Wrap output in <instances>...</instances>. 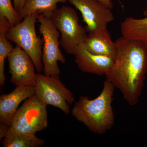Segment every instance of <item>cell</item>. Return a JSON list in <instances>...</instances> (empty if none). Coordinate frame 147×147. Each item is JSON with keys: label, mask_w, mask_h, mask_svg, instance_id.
Wrapping results in <instances>:
<instances>
[{"label": "cell", "mask_w": 147, "mask_h": 147, "mask_svg": "<svg viewBox=\"0 0 147 147\" xmlns=\"http://www.w3.org/2000/svg\"><path fill=\"white\" fill-rule=\"evenodd\" d=\"M117 52L106 79L121 93L125 100L134 106L139 102L147 73V46L123 36L115 41Z\"/></svg>", "instance_id": "1"}, {"label": "cell", "mask_w": 147, "mask_h": 147, "mask_svg": "<svg viewBox=\"0 0 147 147\" xmlns=\"http://www.w3.org/2000/svg\"><path fill=\"white\" fill-rule=\"evenodd\" d=\"M115 88L106 79L97 97L93 99L85 96L80 97L72 108V116L95 134H105L115 125L112 102Z\"/></svg>", "instance_id": "2"}, {"label": "cell", "mask_w": 147, "mask_h": 147, "mask_svg": "<svg viewBox=\"0 0 147 147\" xmlns=\"http://www.w3.org/2000/svg\"><path fill=\"white\" fill-rule=\"evenodd\" d=\"M38 15L34 13L28 15L16 26L11 27L6 36L30 56L34 63L36 70L40 73L43 70L42 51L43 40L37 36L36 31V23Z\"/></svg>", "instance_id": "3"}, {"label": "cell", "mask_w": 147, "mask_h": 147, "mask_svg": "<svg viewBox=\"0 0 147 147\" xmlns=\"http://www.w3.org/2000/svg\"><path fill=\"white\" fill-rule=\"evenodd\" d=\"M51 19L60 33L61 46L66 53L74 55L88 36L86 28L79 23L76 11L70 7L63 6L54 11Z\"/></svg>", "instance_id": "4"}, {"label": "cell", "mask_w": 147, "mask_h": 147, "mask_svg": "<svg viewBox=\"0 0 147 147\" xmlns=\"http://www.w3.org/2000/svg\"><path fill=\"white\" fill-rule=\"evenodd\" d=\"M37 21L39 23V32L43 37L44 44L42 54L44 74L47 76L59 75L61 71L58 62L63 64L66 62L59 46L60 33L51 18L40 14L38 16Z\"/></svg>", "instance_id": "5"}, {"label": "cell", "mask_w": 147, "mask_h": 147, "mask_svg": "<svg viewBox=\"0 0 147 147\" xmlns=\"http://www.w3.org/2000/svg\"><path fill=\"white\" fill-rule=\"evenodd\" d=\"M48 125L47 105L35 95L18 108L11 127L21 132L35 134L47 128Z\"/></svg>", "instance_id": "6"}, {"label": "cell", "mask_w": 147, "mask_h": 147, "mask_svg": "<svg viewBox=\"0 0 147 147\" xmlns=\"http://www.w3.org/2000/svg\"><path fill=\"white\" fill-rule=\"evenodd\" d=\"M35 95L46 105L59 108L65 114L70 113L69 105L74 101L71 92L60 79L59 75L47 76L37 73Z\"/></svg>", "instance_id": "7"}, {"label": "cell", "mask_w": 147, "mask_h": 147, "mask_svg": "<svg viewBox=\"0 0 147 147\" xmlns=\"http://www.w3.org/2000/svg\"><path fill=\"white\" fill-rule=\"evenodd\" d=\"M10 81L16 87L35 86L37 74L34 63L30 56L16 45L7 57Z\"/></svg>", "instance_id": "8"}, {"label": "cell", "mask_w": 147, "mask_h": 147, "mask_svg": "<svg viewBox=\"0 0 147 147\" xmlns=\"http://www.w3.org/2000/svg\"><path fill=\"white\" fill-rule=\"evenodd\" d=\"M82 13L86 24V29L89 33L102 28H107L108 24L114 20L110 8L98 0H67Z\"/></svg>", "instance_id": "9"}, {"label": "cell", "mask_w": 147, "mask_h": 147, "mask_svg": "<svg viewBox=\"0 0 147 147\" xmlns=\"http://www.w3.org/2000/svg\"><path fill=\"white\" fill-rule=\"evenodd\" d=\"M35 86L16 87L8 94L0 96V127L10 128L20 103L35 95Z\"/></svg>", "instance_id": "10"}, {"label": "cell", "mask_w": 147, "mask_h": 147, "mask_svg": "<svg viewBox=\"0 0 147 147\" xmlns=\"http://www.w3.org/2000/svg\"><path fill=\"white\" fill-rule=\"evenodd\" d=\"M74 55L75 63L81 71L96 75L105 76L115 62L110 57L90 53L83 43L79 45Z\"/></svg>", "instance_id": "11"}, {"label": "cell", "mask_w": 147, "mask_h": 147, "mask_svg": "<svg viewBox=\"0 0 147 147\" xmlns=\"http://www.w3.org/2000/svg\"><path fill=\"white\" fill-rule=\"evenodd\" d=\"M83 44L93 54L108 56L115 60L117 48L115 42L112 40L107 28H102L89 33Z\"/></svg>", "instance_id": "12"}, {"label": "cell", "mask_w": 147, "mask_h": 147, "mask_svg": "<svg viewBox=\"0 0 147 147\" xmlns=\"http://www.w3.org/2000/svg\"><path fill=\"white\" fill-rule=\"evenodd\" d=\"M142 18L127 17L121 24L122 36L138 40L147 46V15Z\"/></svg>", "instance_id": "13"}, {"label": "cell", "mask_w": 147, "mask_h": 147, "mask_svg": "<svg viewBox=\"0 0 147 147\" xmlns=\"http://www.w3.org/2000/svg\"><path fill=\"white\" fill-rule=\"evenodd\" d=\"M45 143L44 140L35 134L21 132L11 127L2 142L4 147H39Z\"/></svg>", "instance_id": "14"}, {"label": "cell", "mask_w": 147, "mask_h": 147, "mask_svg": "<svg viewBox=\"0 0 147 147\" xmlns=\"http://www.w3.org/2000/svg\"><path fill=\"white\" fill-rule=\"evenodd\" d=\"M67 2V0H26L19 13L20 20L22 21L28 15L34 13L51 18L57 9L58 3Z\"/></svg>", "instance_id": "15"}, {"label": "cell", "mask_w": 147, "mask_h": 147, "mask_svg": "<svg viewBox=\"0 0 147 147\" xmlns=\"http://www.w3.org/2000/svg\"><path fill=\"white\" fill-rule=\"evenodd\" d=\"M11 26L6 18L0 16V85L3 86L5 84L6 77L5 74V62L12 50L13 46L6 36L7 33Z\"/></svg>", "instance_id": "16"}, {"label": "cell", "mask_w": 147, "mask_h": 147, "mask_svg": "<svg viewBox=\"0 0 147 147\" xmlns=\"http://www.w3.org/2000/svg\"><path fill=\"white\" fill-rule=\"evenodd\" d=\"M0 16L6 18L11 27L21 22L19 13L11 3V0H0Z\"/></svg>", "instance_id": "17"}, {"label": "cell", "mask_w": 147, "mask_h": 147, "mask_svg": "<svg viewBox=\"0 0 147 147\" xmlns=\"http://www.w3.org/2000/svg\"><path fill=\"white\" fill-rule=\"evenodd\" d=\"M13 1L14 8L19 14L26 0H13Z\"/></svg>", "instance_id": "18"}, {"label": "cell", "mask_w": 147, "mask_h": 147, "mask_svg": "<svg viewBox=\"0 0 147 147\" xmlns=\"http://www.w3.org/2000/svg\"><path fill=\"white\" fill-rule=\"evenodd\" d=\"M98 1H100V2L102 3L103 4L108 8H110V9H113V4L111 0H98Z\"/></svg>", "instance_id": "19"}, {"label": "cell", "mask_w": 147, "mask_h": 147, "mask_svg": "<svg viewBox=\"0 0 147 147\" xmlns=\"http://www.w3.org/2000/svg\"><path fill=\"white\" fill-rule=\"evenodd\" d=\"M145 14H146V15H147V8L146 10L145 11Z\"/></svg>", "instance_id": "20"}]
</instances>
